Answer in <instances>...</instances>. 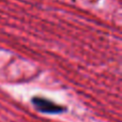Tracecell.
Segmentation results:
<instances>
[{"instance_id": "1", "label": "cell", "mask_w": 122, "mask_h": 122, "mask_svg": "<svg viewBox=\"0 0 122 122\" xmlns=\"http://www.w3.org/2000/svg\"><path fill=\"white\" fill-rule=\"evenodd\" d=\"M31 103L38 112L48 115H57L66 112V107L60 104H57L46 97H33L31 99Z\"/></svg>"}]
</instances>
